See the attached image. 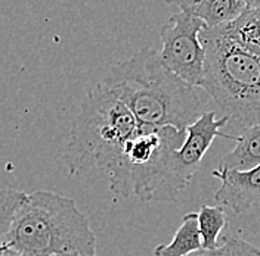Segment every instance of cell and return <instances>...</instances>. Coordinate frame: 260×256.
I'll list each match as a JSON object with an SVG mask.
<instances>
[{"label":"cell","instance_id":"6da1fadb","mask_svg":"<svg viewBox=\"0 0 260 256\" xmlns=\"http://www.w3.org/2000/svg\"><path fill=\"white\" fill-rule=\"evenodd\" d=\"M104 84L126 103L141 125L186 131L207 103L197 87L167 69L160 52L151 48L114 65Z\"/></svg>","mask_w":260,"mask_h":256},{"label":"cell","instance_id":"7a4b0ae2","mask_svg":"<svg viewBox=\"0 0 260 256\" xmlns=\"http://www.w3.org/2000/svg\"><path fill=\"white\" fill-rule=\"evenodd\" d=\"M2 246L21 256H96L95 233L76 202L46 190L25 193Z\"/></svg>","mask_w":260,"mask_h":256},{"label":"cell","instance_id":"3957f363","mask_svg":"<svg viewBox=\"0 0 260 256\" xmlns=\"http://www.w3.org/2000/svg\"><path fill=\"white\" fill-rule=\"evenodd\" d=\"M185 139L186 131L175 127L141 125L108 173L110 189L142 202H176L179 193L191 183L178 159Z\"/></svg>","mask_w":260,"mask_h":256},{"label":"cell","instance_id":"277c9868","mask_svg":"<svg viewBox=\"0 0 260 256\" xmlns=\"http://www.w3.org/2000/svg\"><path fill=\"white\" fill-rule=\"evenodd\" d=\"M141 128L126 103L105 84L92 89L81 102L65 146L71 176L102 169L107 174L120 159L126 143Z\"/></svg>","mask_w":260,"mask_h":256},{"label":"cell","instance_id":"5b68a950","mask_svg":"<svg viewBox=\"0 0 260 256\" xmlns=\"http://www.w3.org/2000/svg\"><path fill=\"white\" fill-rule=\"evenodd\" d=\"M203 89L244 130L260 122V55L204 28Z\"/></svg>","mask_w":260,"mask_h":256},{"label":"cell","instance_id":"8992f818","mask_svg":"<svg viewBox=\"0 0 260 256\" xmlns=\"http://www.w3.org/2000/svg\"><path fill=\"white\" fill-rule=\"evenodd\" d=\"M206 24L185 11L172 15L162 25L160 50L162 64L179 78L194 87H203L206 48L201 40V32Z\"/></svg>","mask_w":260,"mask_h":256},{"label":"cell","instance_id":"52a82bcc","mask_svg":"<svg viewBox=\"0 0 260 256\" xmlns=\"http://www.w3.org/2000/svg\"><path fill=\"white\" fill-rule=\"evenodd\" d=\"M229 116L217 118L214 111L204 112L192 125L186 128V139L178 150L179 165L183 174L192 180L194 174L200 169L201 160L216 137H226L237 140L238 136H229L222 131V128L229 122Z\"/></svg>","mask_w":260,"mask_h":256},{"label":"cell","instance_id":"ba28073f","mask_svg":"<svg viewBox=\"0 0 260 256\" xmlns=\"http://www.w3.org/2000/svg\"><path fill=\"white\" fill-rule=\"evenodd\" d=\"M211 176L220 181L214 202L222 208L225 206L235 214H244L260 203V165L247 171L216 168Z\"/></svg>","mask_w":260,"mask_h":256},{"label":"cell","instance_id":"9c48e42d","mask_svg":"<svg viewBox=\"0 0 260 256\" xmlns=\"http://www.w3.org/2000/svg\"><path fill=\"white\" fill-rule=\"evenodd\" d=\"M176 5L180 11L197 16L206 24V28H219L235 21L247 9L244 0H164Z\"/></svg>","mask_w":260,"mask_h":256},{"label":"cell","instance_id":"30bf717a","mask_svg":"<svg viewBox=\"0 0 260 256\" xmlns=\"http://www.w3.org/2000/svg\"><path fill=\"white\" fill-rule=\"evenodd\" d=\"M235 142V147L220 160L219 169L247 171L260 165V122L244 130Z\"/></svg>","mask_w":260,"mask_h":256},{"label":"cell","instance_id":"8fae6325","mask_svg":"<svg viewBox=\"0 0 260 256\" xmlns=\"http://www.w3.org/2000/svg\"><path fill=\"white\" fill-rule=\"evenodd\" d=\"M209 31L228 37L260 55V9L247 8L235 21L219 28H211Z\"/></svg>","mask_w":260,"mask_h":256},{"label":"cell","instance_id":"7c38bea8","mask_svg":"<svg viewBox=\"0 0 260 256\" xmlns=\"http://www.w3.org/2000/svg\"><path fill=\"white\" fill-rule=\"evenodd\" d=\"M203 239L198 225V212L183 215L182 224L169 244H160L154 249V256H188L201 250Z\"/></svg>","mask_w":260,"mask_h":256},{"label":"cell","instance_id":"4fadbf2b","mask_svg":"<svg viewBox=\"0 0 260 256\" xmlns=\"http://www.w3.org/2000/svg\"><path fill=\"white\" fill-rule=\"evenodd\" d=\"M198 225L203 239V247L207 250H216L217 240L223 228L228 227V217L222 206L203 205L198 210Z\"/></svg>","mask_w":260,"mask_h":256},{"label":"cell","instance_id":"5bb4252c","mask_svg":"<svg viewBox=\"0 0 260 256\" xmlns=\"http://www.w3.org/2000/svg\"><path fill=\"white\" fill-rule=\"evenodd\" d=\"M24 196L25 193L19 190H12V189L2 190V233L8 230L11 220Z\"/></svg>","mask_w":260,"mask_h":256},{"label":"cell","instance_id":"9a60e30c","mask_svg":"<svg viewBox=\"0 0 260 256\" xmlns=\"http://www.w3.org/2000/svg\"><path fill=\"white\" fill-rule=\"evenodd\" d=\"M225 244L232 256H260V249L238 237H225Z\"/></svg>","mask_w":260,"mask_h":256},{"label":"cell","instance_id":"2e32d148","mask_svg":"<svg viewBox=\"0 0 260 256\" xmlns=\"http://www.w3.org/2000/svg\"><path fill=\"white\" fill-rule=\"evenodd\" d=\"M216 256H232V255H231L229 247H228L226 244L223 243V246H219V247L216 249Z\"/></svg>","mask_w":260,"mask_h":256},{"label":"cell","instance_id":"e0dca14e","mask_svg":"<svg viewBox=\"0 0 260 256\" xmlns=\"http://www.w3.org/2000/svg\"><path fill=\"white\" fill-rule=\"evenodd\" d=\"M188 256H216V250H207V249H201V250H197L194 253Z\"/></svg>","mask_w":260,"mask_h":256},{"label":"cell","instance_id":"ac0fdd59","mask_svg":"<svg viewBox=\"0 0 260 256\" xmlns=\"http://www.w3.org/2000/svg\"><path fill=\"white\" fill-rule=\"evenodd\" d=\"M0 256H21L18 252H15L14 249L11 247H6V246H2V253Z\"/></svg>","mask_w":260,"mask_h":256},{"label":"cell","instance_id":"d6986e66","mask_svg":"<svg viewBox=\"0 0 260 256\" xmlns=\"http://www.w3.org/2000/svg\"><path fill=\"white\" fill-rule=\"evenodd\" d=\"M247 8H251V9H260V0H244Z\"/></svg>","mask_w":260,"mask_h":256}]
</instances>
